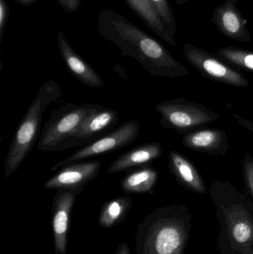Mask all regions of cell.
Listing matches in <instances>:
<instances>
[{"label": "cell", "instance_id": "cell-1", "mask_svg": "<svg viewBox=\"0 0 253 254\" xmlns=\"http://www.w3.org/2000/svg\"><path fill=\"white\" fill-rule=\"evenodd\" d=\"M98 32L116 45L123 56L136 60L154 77L175 78L190 75L189 70L158 40L115 10L104 9L99 12Z\"/></svg>", "mask_w": 253, "mask_h": 254}, {"label": "cell", "instance_id": "cell-2", "mask_svg": "<svg viewBox=\"0 0 253 254\" xmlns=\"http://www.w3.org/2000/svg\"><path fill=\"white\" fill-rule=\"evenodd\" d=\"M60 86L53 80L40 86L26 114L18 126L4 161V176L10 177L20 167L38 139L43 114L52 103L62 97Z\"/></svg>", "mask_w": 253, "mask_h": 254}, {"label": "cell", "instance_id": "cell-3", "mask_svg": "<svg viewBox=\"0 0 253 254\" xmlns=\"http://www.w3.org/2000/svg\"><path fill=\"white\" fill-rule=\"evenodd\" d=\"M175 207L157 209L139 225L136 234V254H181L185 234L174 217Z\"/></svg>", "mask_w": 253, "mask_h": 254}, {"label": "cell", "instance_id": "cell-4", "mask_svg": "<svg viewBox=\"0 0 253 254\" xmlns=\"http://www.w3.org/2000/svg\"><path fill=\"white\" fill-rule=\"evenodd\" d=\"M99 106L68 103L58 110H52L40 133L37 149L43 152L63 150L64 146L74 131Z\"/></svg>", "mask_w": 253, "mask_h": 254}, {"label": "cell", "instance_id": "cell-5", "mask_svg": "<svg viewBox=\"0 0 253 254\" xmlns=\"http://www.w3.org/2000/svg\"><path fill=\"white\" fill-rule=\"evenodd\" d=\"M155 111L160 115V124L180 134H187L216 122L219 116L215 112L198 103L183 98L158 103Z\"/></svg>", "mask_w": 253, "mask_h": 254}, {"label": "cell", "instance_id": "cell-6", "mask_svg": "<svg viewBox=\"0 0 253 254\" xmlns=\"http://www.w3.org/2000/svg\"><path fill=\"white\" fill-rule=\"evenodd\" d=\"M139 134L140 126L138 122L135 120L129 121L100 138L80 148L65 159L56 163L51 169V171H56L65 166L84 161L87 158L115 152L117 149L133 143L138 138Z\"/></svg>", "mask_w": 253, "mask_h": 254}, {"label": "cell", "instance_id": "cell-7", "mask_svg": "<svg viewBox=\"0 0 253 254\" xmlns=\"http://www.w3.org/2000/svg\"><path fill=\"white\" fill-rule=\"evenodd\" d=\"M186 61L203 77L213 81L235 87H248L249 80L235 68L227 65L215 55L201 48L186 43L183 46Z\"/></svg>", "mask_w": 253, "mask_h": 254}, {"label": "cell", "instance_id": "cell-8", "mask_svg": "<svg viewBox=\"0 0 253 254\" xmlns=\"http://www.w3.org/2000/svg\"><path fill=\"white\" fill-rule=\"evenodd\" d=\"M102 163L99 160L82 161L59 169L53 177L46 181L48 190H65L80 194L92 181L99 176Z\"/></svg>", "mask_w": 253, "mask_h": 254}, {"label": "cell", "instance_id": "cell-9", "mask_svg": "<svg viewBox=\"0 0 253 254\" xmlns=\"http://www.w3.org/2000/svg\"><path fill=\"white\" fill-rule=\"evenodd\" d=\"M119 122V116L114 109L100 105L74 131L63 149L86 145L114 129Z\"/></svg>", "mask_w": 253, "mask_h": 254}, {"label": "cell", "instance_id": "cell-10", "mask_svg": "<svg viewBox=\"0 0 253 254\" xmlns=\"http://www.w3.org/2000/svg\"><path fill=\"white\" fill-rule=\"evenodd\" d=\"M238 1L239 0H225L215 7L211 21L225 37L236 41L248 43L252 40V37L248 28V19L238 9Z\"/></svg>", "mask_w": 253, "mask_h": 254}, {"label": "cell", "instance_id": "cell-11", "mask_svg": "<svg viewBox=\"0 0 253 254\" xmlns=\"http://www.w3.org/2000/svg\"><path fill=\"white\" fill-rule=\"evenodd\" d=\"M77 194L73 191L58 190L52 204V229L55 253L65 254L67 234L71 211Z\"/></svg>", "mask_w": 253, "mask_h": 254}, {"label": "cell", "instance_id": "cell-12", "mask_svg": "<svg viewBox=\"0 0 253 254\" xmlns=\"http://www.w3.org/2000/svg\"><path fill=\"white\" fill-rule=\"evenodd\" d=\"M57 44L64 63L76 79L89 87L101 88L103 86V79L74 51L61 31L57 34Z\"/></svg>", "mask_w": 253, "mask_h": 254}, {"label": "cell", "instance_id": "cell-13", "mask_svg": "<svg viewBox=\"0 0 253 254\" xmlns=\"http://www.w3.org/2000/svg\"><path fill=\"white\" fill-rule=\"evenodd\" d=\"M182 143L187 149L212 155L223 156L230 149L227 134L219 128H202L184 134Z\"/></svg>", "mask_w": 253, "mask_h": 254}, {"label": "cell", "instance_id": "cell-14", "mask_svg": "<svg viewBox=\"0 0 253 254\" xmlns=\"http://www.w3.org/2000/svg\"><path fill=\"white\" fill-rule=\"evenodd\" d=\"M163 152V147L159 142H150L135 146L120 155L109 166L107 173L115 174L148 165L160 158Z\"/></svg>", "mask_w": 253, "mask_h": 254}, {"label": "cell", "instance_id": "cell-15", "mask_svg": "<svg viewBox=\"0 0 253 254\" xmlns=\"http://www.w3.org/2000/svg\"><path fill=\"white\" fill-rule=\"evenodd\" d=\"M169 170L177 182L186 189L197 193L207 192L206 185L194 164L178 151L169 152Z\"/></svg>", "mask_w": 253, "mask_h": 254}, {"label": "cell", "instance_id": "cell-16", "mask_svg": "<svg viewBox=\"0 0 253 254\" xmlns=\"http://www.w3.org/2000/svg\"><path fill=\"white\" fill-rule=\"evenodd\" d=\"M158 178V172L150 164L142 166L122 179L120 188L126 194L153 193Z\"/></svg>", "mask_w": 253, "mask_h": 254}, {"label": "cell", "instance_id": "cell-17", "mask_svg": "<svg viewBox=\"0 0 253 254\" xmlns=\"http://www.w3.org/2000/svg\"><path fill=\"white\" fill-rule=\"evenodd\" d=\"M129 8L144 22V23L163 39L165 42L172 46H177L175 36L172 35L165 26L149 0H125Z\"/></svg>", "mask_w": 253, "mask_h": 254}, {"label": "cell", "instance_id": "cell-18", "mask_svg": "<svg viewBox=\"0 0 253 254\" xmlns=\"http://www.w3.org/2000/svg\"><path fill=\"white\" fill-rule=\"evenodd\" d=\"M132 205V198L128 195L117 197L105 203L100 214V225L109 228L120 223L126 218Z\"/></svg>", "mask_w": 253, "mask_h": 254}, {"label": "cell", "instance_id": "cell-19", "mask_svg": "<svg viewBox=\"0 0 253 254\" xmlns=\"http://www.w3.org/2000/svg\"><path fill=\"white\" fill-rule=\"evenodd\" d=\"M215 55L226 64L242 69L253 71V52L236 46H226L218 49Z\"/></svg>", "mask_w": 253, "mask_h": 254}, {"label": "cell", "instance_id": "cell-20", "mask_svg": "<svg viewBox=\"0 0 253 254\" xmlns=\"http://www.w3.org/2000/svg\"><path fill=\"white\" fill-rule=\"evenodd\" d=\"M149 1L169 32L173 36L176 35V20L169 0H149Z\"/></svg>", "mask_w": 253, "mask_h": 254}, {"label": "cell", "instance_id": "cell-21", "mask_svg": "<svg viewBox=\"0 0 253 254\" xmlns=\"http://www.w3.org/2000/svg\"><path fill=\"white\" fill-rule=\"evenodd\" d=\"M233 225L232 233L238 243L245 244L253 239V228L247 219H239Z\"/></svg>", "mask_w": 253, "mask_h": 254}, {"label": "cell", "instance_id": "cell-22", "mask_svg": "<svg viewBox=\"0 0 253 254\" xmlns=\"http://www.w3.org/2000/svg\"><path fill=\"white\" fill-rule=\"evenodd\" d=\"M9 9L6 0H0V42L2 40L4 28L8 19Z\"/></svg>", "mask_w": 253, "mask_h": 254}, {"label": "cell", "instance_id": "cell-23", "mask_svg": "<svg viewBox=\"0 0 253 254\" xmlns=\"http://www.w3.org/2000/svg\"><path fill=\"white\" fill-rule=\"evenodd\" d=\"M66 13L78 11L82 0H55Z\"/></svg>", "mask_w": 253, "mask_h": 254}, {"label": "cell", "instance_id": "cell-24", "mask_svg": "<svg viewBox=\"0 0 253 254\" xmlns=\"http://www.w3.org/2000/svg\"><path fill=\"white\" fill-rule=\"evenodd\" d=\"M243 171L245 184L253 196V173L251 167L245 161H244Z\"/></svg>", "mask_w": 253, "mask_h": 254}, {"label": "cell", "instance_id": "cell-25", "mask_svg": "<svg viewBox=\"0 0 253 254\" xmlns=\"http://www.w3.org/2000/svg\"><path fill=\"white\" fill-rule=\"evenodd\" d=\"M233 117L236 119L238 123H239L241 126L243 127L244 128H246V129L249 130L251 134L253 135V122H252V121L245 119V118L239 116V115L237 114L233 115Z\"/></svg>", "mask_w": 253, "mask_h": 254}, {"label": "cell", "instance_id": "cell-26", "mask_svg": "<svg viewBox=\"0 0 253 254\" xmlns=\"http://www.w3.org/2000/svg\"><path fill=\"white\" fill-rule=\"evenodd\" d=\"M113 254H131L129 246L126 243H123L118 246L116 252Z\"/></svg>", "mask_w": 253, "mask_h": 254}, {"label": "cell", "instance_id": "cell-27", "mask_svg": "<svg viewBox=\"0 0 253 254\" xmlns=\"http://www.w3.org/2000/svg\"><path fill=\"white\" fill-rule=\"evenodd\" d=\"M38 0H15L16 3L22 6H31L35 4Z\"/></svg>", "mask_w": 253, "mask_h": 254}, {"label": "cell", "instance_id": "cell-28", "mask_svg": "<svg viewBox=\"0 0 253 254\" xmlns=\"http://www.w3.org/2000/svg\"><path fill=\"white\" fill-rule=\"evenodd\" d=\"M247 164L249 165V167H251V170H252L253 173V158L251 157L249 154H247L245 158V161Z\"/></svg>", "mask_w": 253, "mask_h": 254}, {"label": "cell", "instance_id": "cell-29", "mask_svg": "<svg viewBox=\"0 0 253 254\" xmlns=\"http://www.w3.org/2000/svg\"><path fill=\"white\" fill-rule=\"evenodd\" d=\"M175 1H176L177 4H178V5H183V4L187 3L189 0H175Z\"/></svg>", "mask_w": 253, "mask_h": 254}]
</instances>
